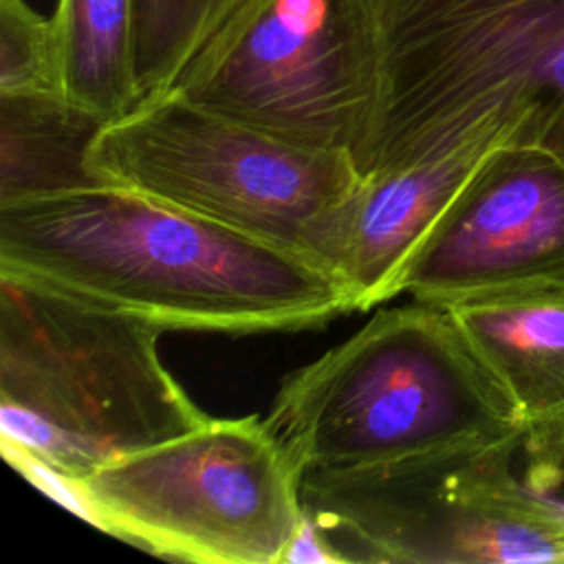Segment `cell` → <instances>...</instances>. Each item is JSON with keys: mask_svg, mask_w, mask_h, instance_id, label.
I'll return each mask as SVG.
<instances>
[{"mask_svg": "<svg viewBox=\"0 0 564 564\" xmlns=\"http://www.w3.org/2000/svg\"><path fill=\"white\" fill-rule=\"evenodd\" d=\"M0 271L163 330H302L352 311L322 262L110 183L0 200Z\"/></svg>", "mask_w": 564, "mask_h": 564, "instance_id": "cell-1", "label": "cell"}, {"mask_svg": "<svg viewBox=\"0 0 564 564\" xmlns=\"http://www.w3.org/2000/svg\"><path fill=\"white\" fill-rule=\"evenodd\" d=\"M474 141L564 161V0H383V84L359 174Z\"/></svg>", "mask_w": 564, "mask_h": 564, "instance_id": "cell-2", "label": "cell"}, {"mask_svg": "<svg viewBox=\"0 0 564 564\" xmlns=\"http://www.w3.org/2000/svg\"><path fill=\"white\" fill-rule=\"evenodd\" d=\"M264 423L302 474L524 432L449 308L423 300L375 313L286 375Z\"/></svg>", "mask_w": 564, "mask_h": 564, "instance_id": "cell-3", "label": "cell"}, {"mask_svg": "<svg viewBox=\"0 0 564 564\" xmlns=\"http://www.w3.org/2000/svg\"><path fill=\"white\" fill-rule=\"evenodd\" d=\"M163 328L0 271V430L84 478L97 465L200 425L159 352Z\"/></svg>", "mask_w": 564, "mask_h": 564, "instance_id": "cell-4", "label": "cell"}, {"mask_svg": "<svg viewBox=\"0 0 564 564\" xmlns=\"http://www.w3.org/2000/svg\"><path fill=\"white\" fill-rule=\"evenodd\" d=\"M86 172L324 267L333 218L361 181L350 152L291 143L172 90L104 123Z\"/></svg>", "mask_w": 564, "mask_h": 564, "instance_id": "cell-5", "label": "cell"}, {"mask_svg": "<svg viewBox=\"0 0 564 564\" xmlns=\"http://www.w3.org/2000/svg\"><path fill=\"white\" fill-rule=\"evenodd\" d=\"M524 432L302 474V507L344 562H564V502L513 467Z\"/></svg>", "mask_w": 564, "mask_h": 564, "instance_id": "cell-6", "label": "cell"}, {"mask_svg": "<svg viewBox=\"0 0 564 564\" xmlns=\"http://www.w3.org/2000/svg\"><path fill=\"white\" fill-rule=\"evenodd\" d=\"M88 522L154 555L278 564L302 518V469L264 419L207 416L77 478Z\"/></svg>", "mask_w": 564, "mask_h": 564, "instance_id": "cell-7", "label": "cell"}, {"mask_svg": "<svg viewBox=\"0 0 564 564\" xmlns=\"http://www.w3.org/2000/svg\"><path fill=\"white\" fill-rule=\"evenodd\" d=\"M383 84V0H247L172 93L291 143H364Z\"/></svg>", "mask_w": 564, "mask_h": 564, "instance_id": "cell-8", "label": "cell"}, {"mask_svg": "<svg viewBox=\"0 0 564 564\" xmlns=\"http://www.w3.org/2000/svg\"><path fill=\"white\" fill-rule=\"evenodd\" d=\"M564 282V161L533 145L485 154L410 258L401 293L454 304Z\"/></svg>", "mask_w": 564, "mask_h": 564, "instance_id": "cell-9", "label": "cell"}, {"mask_svg": "<svg viewBox=\"0 0 564 564\" xmlns=\"http://www.w3.org/2000/svg\"><path fill=\"white\" fill-rule=\"evenodd\" d=\"M447 308L520 416L527 482L549 494L564 474V282L478 295Z\"/></svg>", "mask_w": 564, "mask_h": 564, "instance_id": "cell-10", "label": "cell"}, {"mask_svg": "<svg viewBox=\"0 0 564 564\" xmlns=\"http://www.w3.org/2000/svg\"><path fill=\"white\" fill-rule=\"evenodd\" d=\"M494 148L474 141L361 176L337 209L326 247V267L341 280L352 311L401 293L410 258Z\"/></svg>", "mask_w": 564, "mask_h": 564, "instance_id": "cell-11", "label": "cell"}, {"mask_svg": "<svg viewBox=\"0 0 564 564\" xmlns=\"http://www.w3.org/2000/svg\"><path fill=\"white\" fill-rule=\"evenodd\" d=\"M104 123L57 93H0V200L97 183L86 150Z\"/></svg>", "mask_w": 564, "mask_h": 564, "instance_id": "cell-12", "label": "cell"}, {"mask_svg": "<svg viewBox=\"0 0 564 564\" xmlns=\"http://www.w3.org/2000/svg\"><path fill=\"white\" fill-rule=\"evenodd\" d=\"M139 0H57L64 97L106 123L139 106Z\"/></svg>", "mask_w": 564, "mask_h": 564, "instance_id": "cell-13", "label": "cell"}, {"mask_svg": "<svg viewBox=\"0 0 564 564\" xmlns=\"http://www.w3.org/2000/svg\"><path fill=\"white\" fill-rule=\"evenodd\" d=\"M247 0H139V104L172 90L194 55Z\"/></svg>", "mask_w": 564, "mask_h": 564, "instance_id": "cell-14", "label": "cell"}, {"mask_svg": "<svg viewBox=\"0 0 564 564\" xmlns=\"http://www.w3.org/2000/svg\"><path fill=\"white\" fill-rule=\"evenodd\" d=\"M0 93L64 95L55 20L26 0H0Z\"/></svg>", "mask_w": 564, "mask_h": 564, "instance_id": "cell-15", "label": "cell"}, {"mask_svg": "<svg viewBox=\"0 0 564 564\" xmlns=\"http://www.w3.org/2000/svg\"><path fill=\"white\" fill-rule=\"evenodd\" d=\"M286 564H335L344 562L341 553L333 546L328 535L319 529V524L304 511V518L282 555Z\"/></svg>", "mask_w": 564, "mask_h": 564, "instance_id": "cell-16", "label": "cell"}]
</instances>
